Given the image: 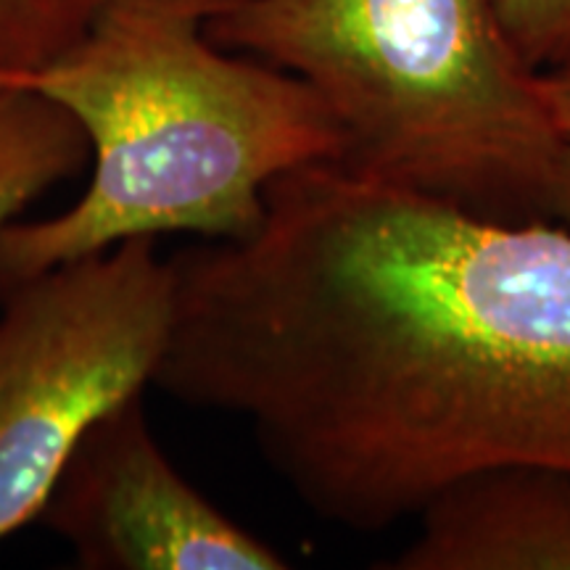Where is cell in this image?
Listing matches in <instances>:
<instances>
[{"mask_svg":"<svg viewBox=\"0 0 570 570\" xmlns=\"http://www.w3.org/2000/svg\"><path fill=\"white\" fill-rule=\"evenodd\" d=\"M154 383L244 420L325 523L381 531L499 468L570 473V227L312 161L246 238L169 256Z\"/></svg>","mask_w":570,"mask_h":570,"instance_id":"6da1fadb","label":"cell"},{"mask_svg":"<svg viewBox=\"0 0 570 570\" xmlns=\"http://www.w3.org/2000/svg\"><path fill=\"white\" fill-rule=\"evenodd\" d=\"M238 3L104 0L61 59L0 80L63 106L92 167L69 209L0 230V294L140 235L246 238L275 177L338 159L344 135L309 85L209 40Z\"/></svg>","mask_w":570,"mask_h":570,"instance_id":"7a4b0ae2","label":"cell"},{"mask_svg":"<svg viewBox=\"0 0 570 570\" xmlns=\"http://www.w3.org/2000/svg\"><path fill=\"white\" fill-rule=\"evenodd\" d=\"M206 35L309 85L352 173L502 223L552 219L558 117L494 0H240Z\"/></svg>","mask_w":570,"mask_h":570,"instance_id":"3957f363","label":"cell"},{"mask_svg":"<svg viewBox=\"0 0 570 570\" xmlns=\"http://www.w3.org/2000/svg\"><path fill=\"white\" fill-rule=\"evenodd\" d=\"M0 541L38 520L82 433L154 383L175 277L127 238L0 294Z\"/></svg>","mask_w":570,"mask_h":570,"instance_id":"277c9868","label":"cell"},{"mask_svg":"<svg viewBox=\"0 0 570 570\" xmlns=\"http://www.w3.org/2000/svg\"><path fill=\"white\" fill-rule=\"evenodd\" d=\"M38 520L85 570H283L180 475L156 441L146 391L98 417L63 462Z\"/></svg>","mask_w":570,"mask_h":570,"instance_id":"5b68a950","label":"cell"},{"mask_svg":"<svg viewBox=\"0 0 570 570\" xmlns=\"http://www.w3.org/2000/svg\"><path fill=\"white\" fill-rule=\"evenodd\" d=\"M396 570H570V473L499 468L428 502Z\"/></svg>","mask_w":570,"mask_h":570,"instance_id":"8992f818","label":"cell"},{"mask_svg":"<svg viewBox=\"0 0 570 570\" xmlns=\"http://www.w3.org/2000/svg\"><path fill=\"white\" fill-rule=\"evenodd\" d=\"M90 164L80 122L38 90L0 85V230Z\"/></svg>","mask_w":570,"mask_h":570,"instance_id":"52a82bcc","label":"cell"},{"mask_svg":"<svg viewBox=\"0 0 570 570\" xmlns=\"http://www.w3.org/2000/svg\"><path fill=\"white\" fill-rule=\"evenodd\" d=\"M101 6L104 0H0V80L61 59Z\"/></svg>","mask_w":570,"mask_h":570,"instance_id":"ba28073f","label":"cell"},{"mask_svg":"<svg viewBox=\"0 0 570 570\" xmlns=\"http://www.w3.org/2000/svg\"><path fill=\"white\" fill-rule=\"evenodd\" d=\"M504 32L539 71L570 67V0H494Z\"/></svg>","mask_w":570,"mask_h":570,"instance_id":"9c48e42d","label":"cell"},{"mask_svg":"<svg viewBox=\"0 0 570 570\" xmlns=\"http://www.w3.org/2000/svg\"><path fill=\"white\" fill-rule=\"evenodd\" d=\"M547 88L558 117L560 138H562V156H560V175L558 188H554L552 202V219L570 227V67L544 71Z\"/></svg>","mask_w":570,"mask_h":570,"instance_id":"30bf717a","label":"cell"}]
</instances>
